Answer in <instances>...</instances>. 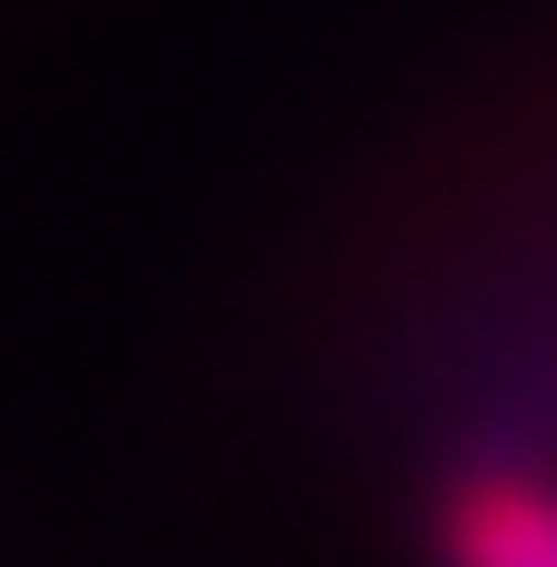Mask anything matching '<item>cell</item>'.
I'll return each instance as SVG.
<instances>
[{
	"instance_id": "obj_1",
	"label": "cell",
	"mask_w": 557,
	"mask_h": 567,
	"mask_svg": "<svg viewBox=\"0 0 557 567\" xmlns=\"http://www.w3.org/2000/svg\"><path fill=\"white\" fill-rule=\"evenodd\" d=\"M439 548H448V567H557V478L508 468V458L468 468Z\"/></svg>"
},
{
	"instance_id": "obj_2",
	"label": "cell",
	"mask_w": 557,
	"mask_h": 567,
	"mask_svg": "<svg viewBox=\"0 0 557 567\" xmlns=\"http://www.w3.org/2000/svg\"><path fill=\"white\" fill-rule=\"evenodd\" d=\"M528 429H557V329L498 369V389L478 409V449H528Z\"/></svg>"
}]
</instances>
